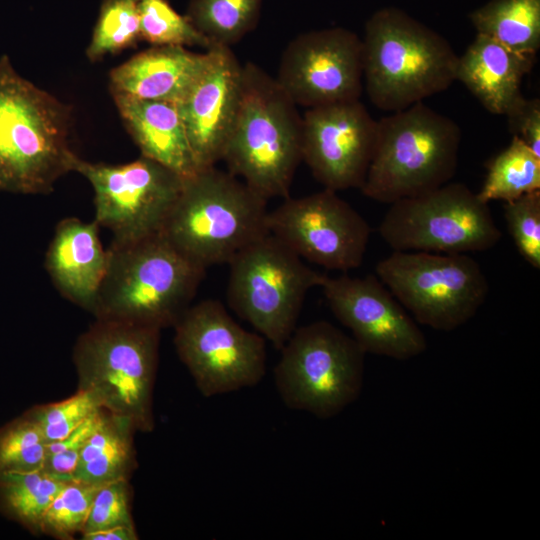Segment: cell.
<instances>
[{
	"label": "cell",
	"instance_id": "836d02e7",
	"mask_svg": "<svg viewBox=\"0 0 540 540\" xmlns=\"http://www.w3.org/2000/svg\"><path fill=\"white\" fill-rule=\"evenodd\" d=\"M131 496L132 490L127 479L99 486L81 534L121 525L135 527Z\"/></svg>",
	"mask_w": 540,
	"mask_h": 540
},
{
	"label": "cell",
	"instance_id": "44dd1931",
	"mask_svg": "<svg viewBox=\"0 0 540 540\" xmlns=\"http://www.w3.org/2000/svg\"><path fill=\"white\" fill-rule=\"evenodd\" d=\"M535 61L536 54L510 50L477 33L458 58L456 80L462 82L487 111L506 116L523 100L522 81Z\"/></svg>",
	"mask_w": 540,
	"mask_h": 540
},
{
	"label": "cell",
	"instance_id": "8d00e7d4",
	"mask_svg": "<svg viewBox=\"0 0 540 540\" xmlns=\"http://www.w3.org/2000/svg\"><path fill=\"white\" fill-rule=\"evenodd\" d=\"M83 540H137L136 528L133 526H114L94 532L81 534Z\"/></svg>",
	"mask_w": 540,
	"mask_h": 540
},
{
	"label": "cell",
	"instance_id": "52a82bcc",
	"mask_svg": "<svg viewBox=\"0 0 540 540\" xmlns=\"http://www.w3.org/2000/svg\"><path fill=\"white\" fill-rule=\"evenodd\" d=\"M378 123L377 141L362 193L391 204L448 183L455 175L461 130L423 102Z\"/></svg>",
	"mask_w": 540,
	"mask_h": 540
},
{
	"label": "cell",
	"instance_id": "4fadbf2b",
	"mask_svg": "<svg viewBox=\"0 0 540 540\" xmlns=\"http://www.w3.org/2000/svg\"><path fill=\"white\" fill-rule=\"evenodd\" d=\"M71 171L91 184L94 220L112 233V244L161 233L185 178L142 155L118 165L89 162L76 155Z\"/></svg>",
	"mask_w": 540,
	"mask_h": 540
},
{
	"label": "cell",
	"instance_id": "d6986e66",
	"mask_svg": "<svg viewBox=\"0 0 540 540\" xmlns=\"http://www.w3.org/2000/svg\"><path fill=\"white\" fill-rule=\"evenodd\" d=\"M99 230L94 219H62L55 227L44 260L60 295L91 314L108 263V251L103 248Z\"/></svg>",
	"mask_w": 540,
	"mask_h": 540
},
{
	"label": "cell",
	"instance_id": "d4e9b609",
	"mask_svg": "<svg viewBox=\"0 0 540 540\" xmlns=\"http://www.w3.org/2000/svg\"><path fill=\"white\" fill-rule=\"evenodd\" d=\"M478 34L510 50L536 54L540 47V0H491L470 15Z\"/></svg>",
	"mask_w": 540,
	"mask_h": 540
},
{
	"label": "cell",
	"instance_id": "277c9868",
	"mask_svg": "<svg viewBox=\"0 0 540 540\" xmlns=\"http://www.w3.org/2000/svg\"><path fill=\"white\" fill-rule=\"evenodd\" d=\"M362 45L364 87L380 110L406 109L456 81L459 56L450 43L401 10L375 12Z\"/></svg>",
	"mask_w": 540,
	"mask_h": 540
},
{
	"label": "cell",
	"instance_id": "5bb4252c",
	"mask_svg": "<svg viewBox=\"0 0 540 540\" xmlns=\"http://www.w3.org/2000/svg\"><path fill=\"white\" fill-rule=\"evenodd\" d=\"M267 228L300 258L342 272L362 264L371 234L365 218L326 188L285 198L268 211Z\"/></svg>",
	"mask_w": 540,
	"mask_h": 540
},
{
	"label": "cell",
	"instance_id": "7a4b0ae2",
	"mask_svg": "<svg viewBox=\"0 0 540 540\" xmlns=\"http://www.w3.org/2000/svg\"><path fill=\"white\" fill-rule=\"evenodd\" d=\"M95 318L160 330L173 327L192 305L206 269L178 251L162 233L108 248Z\"/></svg>",
	"mask_w": 540,
	"mask_h": 540
},
{
	"label": "cell",
	"instance_id": "2e32d148",
	"mask_svg": "<svg viewBox=\"0 0 540 540\" xmlns=\"http://www.w3.org/2000/svg\"><path fill=\"white\" fill-rule=\"evenodd\" d=\"M320 287L333 315L366 354L409 360L426 351L425 335L376 275L325 276Z\"/></svg>",
	"mask_w": 540,
	"mask_h": 540
},
{
	"label": "cell",
	"instance_id": "4dcf8cb0",
	"mask_svg": "<svg viewBox=\"0 0 540 540\" xmlns=\"http://www.w3.org/2000/svg\"><path fill=\"white\" fill-rule=\"evenodd\" d=\"M98 488L73 479L68 482L46 510L41 534L60 540L81 534Z\"/></svg>",
	"mask_w": 540,
	"mask_h": 540
},
{
	"label": "cell",
	"instance_id": "30bf717a",
	"mask_svg": "<svg viewBox=\"0 0 540 540\" xmlns=\"http://www.w3.org/2000/svg\"><path fill=\"white\" fill-rule=\"evenodd\" d=\"M375 272L416 322L439 331L467 323L489 293L485 273L469 254L393 251Z\"/></svg>",
	"mask_w": 540,
	"mask_h": 540
},
{
	"label": "cell",
	"instance_id": "8992f818",
	"mask_svg": "<svg viewBox=\"0 0 540 540\" xmlns=\"http://www.w3.org/2000/svg\"><path fill=\"white\" fill-rule=\"evenodd\" d=\"M161 330L95 318L73 349L77 389L89 392L110 414L129 420L137 432L155 428L153 393Z\"/></svg>",
	"mask_w": 540,
	"mask_h": 540
},
{
	"label": "cell",
	"instance_id": "4316f807",
	"mask_svg": "<svg viewBox=\"0 0 540 540\" xmlns=\"http://www.w3.org/2000/svg\"><path fill=\"white\" fill-rule=\"evenodd\" d=\"M262 0H190L186 12L212 47L231 48L256 25Z\"/></svg>",
	"mask_w": 540,
	"mask_h": 540
},
{
	"label": "cell",
	"instance_id": "5b68a950",
	"mask_svg": "<svg viewBox=\"0 0 540 540\" xmlns=\"http://www.w3.org/2000/svg\"><path fill=\"white\" fill-rule=\"evenodd\" d=\"M267 200L216 166L184 178L162 234L184 256L207 269L228 264L268 233Z\"/></svg>",
	"mask_w": 540,
	"mask_h": 540
},
{
	"label": "cell",
	"instance_id": "ffe728a7",
	"mask_svg": "<svg viewBox=\"0 0 540 540\" xmlns=\"http://www.w3.org/2000/svg\"><path fill=\"white\" fill-rule=\"evenodd\" d=\"M208 60L207 50L196 53L183 46H152L109 73L112 95L179 103Z\"/></svg>",
	"mask_w": 540,
	"mask_h": 540
},
{
	"label": "cell",
	"instance_id": "1f68e13d",
	"mask_svg": "<svg viewBox=\"0 0 540 540\" xmlns=\"http://www.w3.org/2000/svg\"><path fill=\"white\" fill-rule=\"evenodd\" d=\"M101 409L89 392L77 389L64 400L34 406L24 414L39 426L47 443H52L66 437Z\"/></svg>",
	"mask_w": 540,
	"mask_h": 540
},
{
	"label": "cell",
	"instance_id": "cb8c5ba5",
	"mask_svg": "<svg viewBox=\"0 0 540 540\" xmlns=\"http://www.w3.org/2000/svg\"><path fill=\"white\" fill-rule=\"evenodd\" d=\"M73 478L43 469L0 473V513L33 535L41 534V522L51 502Z\"/></svg>",
	"mask_w": 540,
	"mask_h": 540
},
{
	"label": "cell",
	"instance_id": "9c48e42d",
	"mask_svg": "<svg viewBox=\"0 0 540 540\" xmlns=\"http://www.w3.org/2000/svg\"><path fill=\"white\" fill-rule=\"evenodd\" d=\"M229 265V307L275 349L281 350L297 328L307 293L326 275L269 232L237 253Z\"/></svg>",
	"mask_w": 540,
	"mask_h": 540
},
{
	"label": "cell",
	"instance_id": "f1b7e54d",
	"mask_svg": "<svg viewBox=\"0 0 540 540\" xmlns=\"http://www.w3.org/2000/svg\"><path fill=\"white\" fill-rule=\"evenodd\" d=\"M140 37L152 46L212 48L186 15L179 14L167 0H138Z\"/></svg>",
	"mask_w": 540,
	"mask_h": 540
},
{
	"label": "cell",
	"instance_id": "e575fe53",
	"mask_svg": "<svg viewBox=\"0 0 540 540\" xmlns=\"http://www.w3.org/2000/svg\"><path fill=\"white\" fill-rule=\"evenodd\" d=\"M104 414L105 410L101 409L63 439L48 443L42 469L53 474L72 477L84 445L101 424Z\"/></svg>",
	"mask_w": 540,
	"mask_h": 540
},
{
	"label": "cell",
	"instance_id": "9a60e30c",
	"mask_svg": "<svg viewBox=\"0 0 540 540\" xmlns=\"http://www.w3.org/2000/svg\"><path fill=\"white\" fill-rule=\"evenodd\" d=\"M274 78L297 106L306 109L360 100L362 39L342 27L302 33L284 49Z\"/></svg>",
	"mask_w": 540,
	"mask_h": 540
},
{
	"label": "cell",
	"instance_id": "603a6c76",
	"mask_svg": "<svg viewBox=\"0 0 540 540\" xmlns=\"http://www.w3.org/2000/svg\"><path fill=\"white\" fill-rule=\"evenodd\" d=\"M133 424L105 410L103 420L84 445L73 480L101 486L129 480L137 467Z\"/></svg>",
	"mask_w": 540,
	"mask_h": 540
},
{
	"label": "cell",
	"instance_id": "f546056e",
	"mask_svg": "<svg viewBox=\"0 0 540 540\" xmlns=\"http://www.w3.org/2000/svg\"><path fill=\"white\" fill-rule=\"evenodd\" d=\"M47 441L39 426L24 413L0 427V473L43 468Z\"/></svg>",
	"mask_w": 540,
	"mask_h": 540
},
{
	"label": "cell",
	"instance_id": "d6a6232c",
	"mask_svg": "<svg viewBox=\"0 0 540 540\" xmlns=\"http://www.w3.org/2000/svg\"><path fill=\"white\" fill-rule=\"evenodd\" d=\"M508 232L519 254L533 268L540 269V190L504 204Z\"/></svg>",
	"mask_w": 540,
	"mask_h": 540
},
{
	"label": "cell",
	"instance_id": "3957f363",
	"mask_svg": "<svg viewBox=\"0 0 540 540\" xmlns=\"http://www.w3.org/2000/svg\"><path fill=\"white\" fill-rule=\"evenodd\" d=\"M222 161L227 171L268 200L289 196L302 161V116L276 79L243 65L239 110Z\"/></svg>",
	"mask_w": 540,
	"mask_h": 540
},
{
	"label": "cell",
	"instance_id": "484cf974",
	"mask_svg": "<svg viewBox=\"0 0 540 540\" xmlns=\"http://www.w3.org/2000/svg\"><path fill=\"white\" fill-rule=\"evenodd\" d=\"M540 190V157L518 137L495 156L478 197L485 203L512 201L522 195Z\"/></svg>",
	"mask_w": 540,
	"mask_h": 540
},
{
	"label": "cell",
	"instance_id": "ac0fdd59",
	"mask_svg": "<svg viewBox=\"0 0 540 540\" xmlns=\"http://www.w3.org/2000/svg\"><path fill=\"white\" fill-rule=\"evenodd\" d=\"M207 63L178 103L199 169L222 161L239 110L243 65L229 47L207 50Z\"/></svg>",
	"mask_w": 540,
	"mask_h": 540
},
{
	"label": "cell",
	"instance_id": "7c38bea8",
	"mask_svg": "<svg viewBox=\"0 0 540 540\" xmlns=\"http://www.w3.org/2000/svg\"><path fill=\"white\" fill-rule=\"evenodd\" d=\"M174 346L204 397L257 385L266 373V340L241 327L218 300L192 304L173 326Z\"/></svg>",
	"mask_w": 540,
	"mask_h": 540
},
{
	"label": "cell",
	"instance_id": "8fae6325",
	"mask_svg": "<svg viewBox=\"0 0 540 540\" xmlns=\"http://www.w3.org/2000/svg\"><path fill=\"white\" fill-rule=\"evenodd\" d=\"M378 231L393 251L469 254L501 239L488 203L463 183H446L389 204Z\"/></svg>",
	"mask_w": 540,
	"mask_h": 540
},
{
	"label": "cell",
	"instance_id": "6da1fadb",
	"mask_svg": "<svg viewBox=\"0 0 540 540\" xmlns=\"http://www.w3.org/2000/svg\"><path fill=\"white\" fill-rule=\"evenodd\" d=\"M70 108L0 57V191L47 194L71 171Z\"/></svg>",
	"mask_w": 540,
	"mask_h": 540
},
{
	"label": "cell",
	"instance_id": "7402d4cb",
	"mask_svg": "<svg viewBox=\"0 0 540 540\" xmlns=\"http://www.w3.org/2000/svg\"><path fill=\"white\" fill-rule=\"evenodd\" d=\"M123 123L142 156L183 177L200 169L192 153L178 103L113 95Z\"/></svg>",
	"mask_w": 540,
	"mask_h": 540
},
{
	"label": "cell",
	"instance_id": "e0dca14e",
	"mask_svg": "<svg viewBox=\"0 0 540 540\" xmlns=\"http://www.w3.org/2000/svg\"><path fill=\"white\" fill-rule=\"evenodd\" d=\"M377 131L360 100L308 108L302 116V161L326 189H361Z\"/></svg>",
	"mask_w": 540,
	"mask_h": 540
},
{
	"label": "cell",
	"instance_id": "ba28073f",
	"mask_svg": "<svg viewBox=\"0 0 540 540\" xmlns=\"http://www.w3.org/2000/svg\"><path fill=\"white\" fill-rule=\"evenodd\" d=\"M280 352L274 382L288 408L329 419L360 396L366 353L330 322L296 328Z\"/></svg>",
	"mask_w": 540,
	"mask_h": 540
},
{
	"label": "cell",
	"instance_id": "83f0119b",
	"mask_svg": "<svg viewBox=\"0 0 540 540\" xmlns=\"http://www.w3.org/2000/svg\"><path fill=\"white\" fill-rule=\"evenodd\" d=\"M141 40L138 0H103L86 56L92 62Z\"/></svg>",
	"mask_w": 540,
	"mask_h": 540
},
{
	"label": "cell",
	"instance_id": "d590c367",
	"mask_svg": "<svg viewBox=\"0 0 540 540\" xmlns=\"http://www.w3.org/2000/svg\"><path fill=\"white\" fill-rule=\"evenodd\" d=\"M513 136L540 157V100L523 98L507 115Z\"/></svg>",
	"mask_w": 540,
	"mask_h": 540
}]
</instances>
